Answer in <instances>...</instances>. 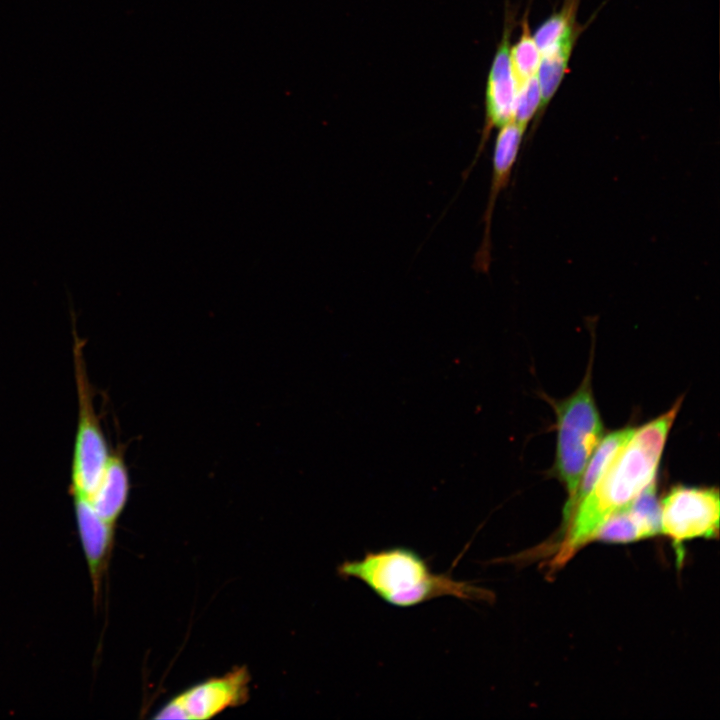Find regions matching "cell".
Returning <instances> with one entry per match:
<instances>
[{
	"label": "cell",
	"instance_id": "cell-2",
	"mask_svg": "<svg viewBox=\"0 0 720 720\" xmlns=\"http://www.w3.org/2000/svg\"><path fill=\"white\" fill-rule=\"evenodd\" d=\"M343 579H356L384 602L401 608L413 607L439 597L491 602V591L448 573H435L416 551L402 546L367 551L361 558L344 560L337 566Z\"/></svg>",
	"mask_w": 720,
	"mask_h": 720
},
{
	"label": "cell",
	"instance_id": "cell-9",
	"mask_svg": "<svg viewBox=\"0 0 720 720\" xmlns=\"http://www.w3.org/2000/svg\"><path fill=\"white\" fill-rule=\"evenodd\" d=\"M72 498L77 529L92 583L94 601L98 602L103 576L113 548L115 527L102 520L87 499Z\"/></svg>",
	"mask_w": 720,
	"mask_h": 720
},
{
	"label": "cell",
	"instance_id": "cell-7",
	"mask_svg": "<svg viewBox=\"0 0 720 720\" xmlns=\"http://www.w3.org/2000/svg\"><path fill=\"white\" fill-rule=\"evenodd\" d=\"M511 27L505 26L489 70L485 92V121L475 160L495 128L513 121L518 82L510 60Z\"/></svg>",
	"mask_w": 720,
	"mask_h": 720
},
{
	"label": "cell",
	"instance_id": "cell-10",
	"mask_svg": "<svg viewBox=\"0 0 720 720\" xmlns=\"http://www.w3.org/2000/svg\"><path fill=\"white\" fill-rule=\"evenodd\" d=\"M129 492L130 479L124 452L117 448L110 452L101 477L87 500L102 520L115 527L126 507Z\"/></svg>",
	"mask_w": 720,
	"mask_h": 720
},
{
	"label": "cell",
	"instance_id": "cell-12",
	"mask_svg": "<svg viewBox=\"0 0 720 720\" xmlns=\"http://www.w3.org/2000/svg\"><path fill=\"white\" fill-rule=\"evenodd\" d=\"M579 0H565L562 8L548 17L534 32L533 38L541 55L572 53L580 33L576 23Z\"/></svg>",
	"mask_w": 720,
	"mask_h": 720
},
{
	"label": "cell",
	"instance_id": "cell-1",
	"mask_svg": "<svg viewBox=\"0 0 720 720\" xmlns=\"http://www.w3.org/2000/svg\"><path fill=\"white\" fill-rule=\"evenodd\" d=\"M681 400L656 419L635 429L629 441L566 523L565 534L551 561V571L566 564L593 541L599 528L623 510L652 482L678 414Z\"/></svg>",
	"mask_w": 720,
	"mask_h": 720
},
{
	"label": "cell",
	"instance_id": "cell-13",
	"mask_svg": "<svg viewBox=\"0 0 720 720\" xmlns=\"http://www.w3.org/2000/svg\"><path fill=\"white\" fill-rule=\"evenodd\" d=\"M510 60L518 84L537 74L541 53L530 31L527 15L522 21L521 36L510 47Z\"/></svg>",
	"mask_w": 720,
	"mask_h": 720
},
{
	"label": "cell",
	"instance_id": "cell-5",
	"mask_svg": "<svg viewBox=\"0 0 720 720\" xmlns=\"http://www.w3.org/2000/svg\"><path fill=\"white\" fill-rule=\"evenodd\" d=\"M720 501L715 488L673 487L660 502V533L668 537L683 560V544L694 539L717 538Z\"/></svg>",
	"mask_w": 720,
	"mask_h": 720
},
{
	"label": "cell",
	"instance_id": "cell-14",
	"mask_svg": "<svg viewBox=\"0 0 720 720\" xmlns=\"http://www.w3.org/2000/svg\"><path fill=\"white\" fill-rule=\"evenodd\" d=\"M542 96L537 76L518 84L513 121L526 126L538 111L541 112Z\"/></svg>",
	"mask_w": 720,
	"mask_h": 720
},
{
	"label": "cell",
	"instance_id": "cell-8",
	"mask_svg": "<svg viewBox=\"0 0 720 720\" xmlns=\"http://www.w3.org/2000/svg\"><path fill=\"white\" fill-rule=\"evenodd\" d=\"M523 126L511 121L499 128L492 156V177L487 206L483 215V237L474 264L481 272L489 269L491 258V223L497 198L506 187L516 163L526 131Z\"/></svg>",
	"mask_w": 720,
	"mask_h": 720
},
{
	"label": "cell",
	"instance_id": "cell-11",
	"mask_svg": "<svg viewBox=\"0 0 720 720\" xmlns=\"http://www.w3.org/2000/svg\"><path fill=\"white\" fill-rule=\"evenodd\" d=\"M635 428L614 431L600 441L583 472L576 494L564 508V525L570 519L577 505L590 493L600 478L611 466L617 455L633 435Z\"/></svg>",
	"mask_w": 720,
	"mask_h": 720
},
{
	"label": "cell",
	"instance_id": "cell-4",
	"mask_svg": "<svg viewBox=\"0 0 720 720\" xmlns=\"http://www.w3.org/2000/svg\"><path fill=\"white\" fill-rule=\"evenodd\" d=\"M588 379L554 407L558 432L555 467L568 492L565 507L574 498L588 461L603 438V424Z\"/></svg>",
	"mask_w": 720,
	"mask_h": 720
},
{
	"label": "cell",
	"instance_id": "cell-3",
	"mask_svg": "<svg viewBox=\"0 0 720 720\" xmlns=\"http://www.w3.org/2000/svg\"><path fill=\"white\" fill-rule=\"evenodd\" d=\"M73 323V362L78 403L77 427L74 438L70 494L72 497L88 498L96 487L110 450L96 413L93 390L87 374L83 354V340L75 329V312L70 305Z\"/></svg>",
	"mask_w": 720,
	"mask_h": 720
},
{
	"label": "cell",
	"instance_id": "cell-6",
	"mask_svg": "<svg viewBox=\"0 0 720 720\" xmlns=\"http://www.w3.org/2000/svg\"><path fill=\"white\" fill-rule=\"evenodd\" d=\"M250 674L245 666L202 681L170 699L155 719H210L244 704L249 696Z\"/></svg>",
	"mask_w": 720,
	"mask_h": 720
}]
</instances>
